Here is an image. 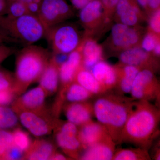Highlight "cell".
<instances>
[{
    "label": "cell",
    "mask_w": 160,
    "mask_h": 160,
    "mask_svg": "<svg viewBox=\"0 0 160 160\" xmlns=\"http://www.w3.org/2000/svg\"><path fill=\"white\" fill-rule=\"evenodd\" d=\"M160 110L146 100H135L121 133L120 144L129 143L149 150L159 134Z\"/></svg>",
    "instance_id": "cell-1"
},
{
    "label": "cell",
    "mask_w": 160,
    "mask_h": 160,
    "mask_svg": "<svg viewBox=\"0 0 160 160\" xmlns=\"http://www.w3.org/2000/svg\"><path fill=\"white\" fill-rule=\"evenodd\" d=\"M92 103L93 114L116 145L135 101L119 92L109 91L97 96Z\"/></svg>",
    "instance_id": "cell-2"
},
{
    "label": "cell",
    "mask_w": 160,
    "mask_h": 160,
    "mask_svg": "<svg viewBox=\"0 0 160 160\" xmlns=\"http://www.w3.org/2000/svg\"><path fill=\"white\" fill-rule=\"evenodd\" d=\"M52 56L48 49L35 45L26 46L19 51L16 60L14 91L20 94L38 81Z\"/></svg>",
    "instance_id": "cell-3"
},
{
    "label": "cell",
    "mask_w": 160,
    "mask_h": 160,
    "mask_svg": "<svg viewBox=\"0 0 160 160\" xmlns=\"http://www.w3.org/2000/svg\"><path fill=\"white\" fill-rule=\"evenodd\" d=\"M0 29L17 44L29 46L45 38L46 30L38 16L27 13L11 18L0 17Z\"/></svg>",
    "instance_id": "cell-4"
},
{
    "label": "cell",
    "mask_w": 160,
    "mask_h": 160,
    "mask_svg": "<svg viewBox=\"0 0 160 160\" xmlns=\"http://www.w3.org/2000/svg\"><path fill=\"white\" fill-rule=\"evenodd\" d=\"M45 38L49 43L52 54H69L80 46L81 35L76 26L64 22L46 30Z\"/></svg>",
    "instance_id": "cell-5"
},
{
    "label": "cell",
    "mask_w": 160,
    "mask_h": 160,
    "mask_svg": "<svg viewBox=\"0 0 160 160\" xmlns=\"http://www.w3.org/2000/svg\"><path fill=\"white\" fill-rule=\"evenodd\" d=\"M135 100H146L160 102V86L154 71L148 69H141L135 78L131 92Z\"/></svg>",
    "instance_id": "cell-6"
},
{
    "label": "cell",
    "mask_w": 160,
    "mask_h": 160,
    "mask_svg": "<svg viewBox=\"0 0 160 160\" xmlns=\"http://www.w3.org/2000/svg\"><path fill=\"white\" fill-rule=\"evenodd\" d=\"M73 15L72 8L66 0H42L38 17L46 31Z\"/></svg>",
    "instance_id": "cell-7"
},
{
    "label": "cell",
    "mask_w": 160,
    "mask_h": 160,
    "mask_svg": "<svg viewBox=\"0 0 160 160\" xmlns=\"http://www.w3.org/2000/svg\"><path fill=\"white\" fill-rule=\"evenodd\" d=\"M20 122L25 128L36 137H42L49 134L55 129L59 121L50 118L47 113H40L29 111L16 112Z\"/></svg>",
    "instance_id": "cell-8"
},
{
    "label": "cell",
    "mask_w": 160,
    "mask_h": 160,
    "mask_svg": "<svg viewBox=\"0 0 160 160\" xmlns=\"http://www.w3.org/2000/svg\"><path fill=\"white\" fill-rule=\"evenodd\" d=\"M46 95L40 86L30 89L13 103L12 109L15 112L21 111L47 113L45 107Z\"/></svg>",
    "instance_id": "cell-9"
},
{
    "label": "cell",
    "mask_w": 160,
    "mask_h": 160,
    "mask_svg": "<svg viewBox=\"0 0 160 160\" xmlns=\"http://www.w3.org/2000/svg\"><path fill=\"white\" fill-rule=\"evenodd\" d=\"M112 42L116 48L126 50L137 46L140 40L139 33L133 27L117 23L111 29Z\"/></svg>",
    "instance_id": "cell-10"
},
{
    "label": "cell",
    "mask_w": 160,
    "mask_h": 160,
    "mask_svg": "<svg viewBox=\"0 0 160 160\" xmlns=\"http://www.w3.org/2000/svg\"><path fill=\"white\" fill-rule=\"evenodd\" d=\"M78 137L83 149H85L111 136L103 125L91 120L80 126Z\"/></svg>",
    "instance_id": "cell-11"
},
{
    "label": "cell",
    "mask_w": 160,
    "mask_h": 160,
    "mask_svg": "<svg viewBox=\"0 0 160 160\" xmlns=\"http://www.w3.org/2000/svg\"><path fill=\"white\" fill-rule=\"evenodd\" d=\"M122 65H129L140 69H148L154 70L155 64L149 52L140 47L135 46L123 50L119 56Z\"/></svg>",
    "instance_id": "cell-12"
},
{
    "label": "cell",
    "mask_w": 160,
    "mask_h": 160,
    "mask_svg": "<svg viewBox=\"0 0 160 160\" xmlns=\"http://www.w3.org/2000/svg\"><path fill=\"white\" fill-rule=\"evenodd\" d=\"M64 111L68 121L79 127L91 121L94 116L92 103L87 101L67 104Z\"/></svg>",
    "instance_id": "cell-13"
},
{
    "label": "cell",
    "mask_w": 160,
    "mask_h": 160,
    "mask_svg": "<svg viewBox=\"0 0 160 160\" xmlns=\"http://www.w3.org/2000/svg\"><path fill=\"white\" fill-rule=\"evenodd\" d=\"M82 66V56L79 47L69 53L67 59L59 66V81L62 88L74 82L77 72Z\"/></svg>",
    "instance_id": "cell-14"
},
{
    "label": "cell",
    "mask_w": 160,
    "mask_h": 160,
    "mask_svg": "<svg viewBox=\"0 0 160 160\" xmlns=\"http://www.w3.org/2000/svg\"><path fill=\"white\" fill-rule=\"evenodd\" d=\"M116 144L111 137L84 149L79 159L112 160L116 150Z\"/></svg>",
    "instance_id": "cell-15"
},
{
    "label": "cell",
    "mask_w": 160,
    "mask_h": 160,
    "mask_svg": "<svg viewBox=\"0 0 160 160\" xmlns=\"http://www.w3.org/2000/svg\"><path fill=\"white\" fill-rule=\"evenodd\" d=\"M59 66L56 56L52 54L47 66L39 79V86L46 95L53 94L57 90L59 81Z\"/></svg>",
    "instance_id": "cell-16"
},
{
    "label": "cell",
    "mask_w": 160,
    "mask_h": 160,
    "mask_svg": "<svg viewBox=\"0 0 160 160\" xmlns=\"http://www.w3.org/2000/svg\"><path fill=\"white\" fill-rule=\"evenodd\" d=\"M115 12L119 23L131 27L137 25L142 14L136 0H119Z\"/></svg>",
    "instance_id": "cell-17"
},
{
    "label": "cell",
    "mask_w": 160,
    "mask_h": 160,
    "mask_svg": "<svg viewBox=\"0 0 160 160\" xmlns=\"http://www.w3.org/2000/svg\"><path fill=\"white\" fill-rule=\"evenodd\" d=\"M91 69L93 76L107 91L115 87L117 80L116 67L101 60Z\"/></svg>",
    "instance_id": "cell-18"
},
{
    "label": "cell",
    "mask_w": 160,
    "mask_h": 160,
    "mask_svg": "<svg viewBox=\"0 0 160 160\" xmlns=\"http://www.w3.org/2000/svg\"><path fill=\"white\" fill-rule=\"evenodd\" d=\"M105 17L104 9L100 0H92L80 9V22L86 28L94 27Z\"/></svg>",
    "instance_id": "cell-19"
},
{
    "label": "cell",
    "mask_w": 160,
    "mask_h": 160,
    "mask_svg": "<svg viewBox=\"0 0 160 160\" xmlns=\"http://www.w3.org/2000/svg\"><path fill=\"white\" fill-rule=\"evenodd\" d=\"M117 80L115 87L121 94L130 93L132 84L138 72L141 70L138 67L122 65L116 67Z\"/></svg>",
    "instance_id": "cell-20"
},
{
    "label": "cell",
    "mask_w": 160,
    "mask_h": 160,
    "mask_svg": "<svg viewBox=\"0 0 160 160\" xmlns=\"http://www.w3.org/2000/svg\"><path fill=\"white\" fill-rule=\"evenodd\" d=\"M56 140L66 154L72 158H79L80 152L83 149L78 135L64 133L57 130Z\"/></svg>",
    "instance_id": "cell-21"
},
{
    "label": "cell",
    "mask_w": 160,
    "mask_h": 160,
    "mask_svg": "<svg viewBox=\"0 0 160 160\" xmlns=\"http://www.w3.org/2000/svg\"><path fill=\"white\" fill-rule=\"evenodd\" d=\"M55 149L54 145L49 141L36 140L32 143L24 158L28 160H50L56 152Z\"/></svg>",
    "instance_id": "cell-22"
},
{
    "label": "cell",
    "mask_w": 160,
    "mask_h": 160,
    "mask_svg": "<svg viewBox=\"0 0 160 160\" xmlns=\"http://www.w3.org/2000/svg\"><path fill=\"white\" fill-rule=\"evenodd\" d=\"M94 96L92 93L75 82L62 88L59 102L61 104L66 99L70 103L85 102Z\"/></svg>",
    "instance_id": "cell-23"
},
{
    "label": "cell",
    "mask_w": 160,
    "mask_h": 160,
    "mask_svg": "<svg viewBox=\"0 0 160 160\" xmlns=\"http://www.w3.org/2000/svg\"><path fill=\"white\" fill-rule=\"evenodd\" d=\"M74 82L78 83L94 96L99 95L107 91L94 78L90 70L85 69L82 66L77 72Z\"/></svg>",
    "instance_id": "cell-24"
},
{
    "label": "cell",
    "mask_w": 160,
    "mask_h": 160,
    "mask_svg": "<svg viewBox=\"0 0 160 160\" xmlns=\"http://www.w3.org/2000/svg\"><path fill=\"white\" fill-rule=\"evenodd\" d=\"M81 50L82 56V66L89 70L102 59V47L92 40H88L84 42Z\"/></svg>",
    "instance_id": "cell-25"
},
{
    "label": "cell",
    "mask_w": 160,
    "mask_h": 160,
    "mask_svg": "<svg viewBox=\"0 0 160 160\" xmlns=\"http://www.w3.org/2000/svg\"><path fill=\"white\" fill-rule=\"evenodd\" d=\"M147 149L136 147L135 148L116 149L112 160H150Z\"/></svg>",
    "instance_id": "cell-26"
},
{
    "label": "cell",
    "mask_w": 160,
    "mask_h": 160,
    "mask_svg": "<svg viewBox=\"0 0 160 160\" xmlns=\"http://www.w3.org/2000/svg\"><path fill=\"white\" fill-rule=\"evenodd\" d=\"M18 122L17 116L12 109L0 106V129L12 128Z\"/></svg>",
    "instance_id": "cell-27"
},
{
    "label": "cell",
    "mask_w": 160,
    "mask_h": 160,
    "mask_svg": "<svg viewBox=\"0 0 160 160\" xmlns=\"http://www.w3.org/2000/svg\"><path fill=\"white\" fill-rule=\"evenodd\" d=\"M12 133L13 144L25 153L32 143L29 134L20 128L15 129Z\"/></svg>",
    "instance_id": "cell-28"
},
{
    "label": "cell",
    "mask_w": 160,
    "mask_h": 160,
    "mask_svg": "<svg viewBox=\"0 0 160 160\" xmlns=\"http://www.w3.org/2000/svg\"><path fill=\"white\" fill-rule=\"evenodd\" d=\"M27 13H29L26 4L19 0H10L5 16L14 18Z\"/></svg>",
    "instance_id": "cell-29"
},
{
    "label": "cell",
    "mask_w": 160,
    "mask_h": 160,
    "mask_svg": "<svg viewBox=\"0 0 160 160\" xmlns=\"http://www.w3.org/2000/svg\"><path fill=\"white\" fill-rule=\"evenodd\" d=\"M13 144L12 133L4 129H0V160H4L8 149Z\"/></svg>",
    "instance_id": "cell-30"
},
{
    "label": "cell",
    "mask_w": 160,
    "mask_h": 160,
    "mask_svg": "<svg viewBox=\"0 0 160 160\" xmlns=\"http://www.w3.org/2000/svg\"><path fill=\"white\" fill-rule=\"evenodd\" d=\"M14 83V75L9 72L0 69V90L13 89Z\"/></svg>",
    "instance_id": "cell-31"
},
{
    "label": "cell",
    "mask_w": 160,
    "mask_h": 160,
    "mask_svg": "<svg viewBox=\"0 0 160 160\" xmlns=\"http://www.w3.org/2000/svg\"><path fill=\"white\" fill-rule=\"evenodd\" d=\"M159 42L156 34L153 32H149L144 37L142 41V48L147 52H151L153 51Z\"/></svg>",
    "instance_id": "cell-32"
},
{
    "label": "cell",
    "mask_w": 160,
    "mask_h": 160,
    "mask_svg": "<svg viewBox=\"0 0 160 160\" xmlns=\"http://www.w3.org/2000/svg\"><path fill=\"white\" fill-rule=\"evenodd\" d=\"M149 26L152 32L155 34H160V9L153 12L150 17L149 22Z\"/></svg>",
    "instance_id": "cell-33"
},
{
    "label": "cell",
    "mask_w": 160,
    "mask_h": 160,
    "mask_svg": "<svg viewBox=\"0 0 160 160\" xmlns=\"http://www.w3.org/2000/svg\"><path fill=\"white\" fill-rule=\"evenodd\" d=\"M13 89L0 90V106H6L12 103L16 95Z\"/></svg>",
    "instance_id": "cell-34"
},
{
    "label": "cell",
    "mask_w": 160,
    "mask_h": 160,
    "mask_svg": "<svg viewBox=\"0 0 160 160\" xmlns=\"http://www.w3.org/2000/svg\"><path fill=\"white\" fill-rule=\"evenodd\" d=\"M100 1L102 5L105 17L108 19L109 17L115 11L116 8L119 0H100Z\"/></svg>",
    "instance_id": "cell-35"
},
{
    "label": "cell",
    "mask_w": 160,
    "mask_h": 160,
    "mask_svg": "<svg viewBox=\"0 0 160 160\" xmlns=\"http://www.w3.org/2000/svg\"><path fill=\"white\" fill-rule=\"evenodd\" d=\"M24 156V152L13 144L8 149L4 160L21 159Z\"/></svg>",
    "instance_id": "cell-36"
},
{
    "label": "cell",
    "mask_w": 160,
    "mask_h": 160,
    "mask_svg": "<svg viewBox=\"0 0 160 160\" xmlns=\"http://www.w3.org/2000/svg\"><path fill=\"white\" fill-rule=\"evenodd\" d=\"M15 49L11 47L6 46L3 44L0 45V63L11 56Z\"/></svg>",
    "instance_id": "cell-37"
},
{
    "label": "cell",
    "mask_w": 160,
    "mask_h": 160,
    "mask_svg": "<svg viewBox=\"0 0 160 160\" xmlns=\"http://www.w3.org/2000/svg\"><path fill=\"white\" fill-rule=\"evenodd\" d=\"M92 0H70L72 4L75 9L80 10Z\"/></svg>",
    "instance_id": "cell-38"
},
{
    "label": "cell",
    "mask_w": 160,
    "mask_h": 160,
    "mask_svg": "<svg viewBox=\"0 0 160 160\" xmlns=\"http://www.w3.org/2000/svg\"><path fill=\"white\" fill-rule=\"evenodd\" d=\"M148 11H153L159 9L160 0H147Z\"/></svg>",
    "instance_id": "cell-39"
},
{
    "label": "cell",
    "mask_w": 160,
    "mask_h": 160,
    "mask_svg": "<svg viewBox=\"0 0 160 160\" xmlns=\"http://www.w3.org/2000/svg\"><path fill=\"white\" fill-rule=\"evenodd\" d=\"M10 0H0V17L6 15Z\"/></svg>",
    "instance_id": "cell-40"
},
{
    "label": "cell",
    "mask_w": 160,
    "mask_h": 160,
    "mask_svg": "<svg viewBox=\"0 0 160 160\" xmlns=\"http://www.w3.org/2000/svg\"><path fill=\"white\" fill-rule=\"evenodd\" d=\"M8 42L16 43L14 40L9 38L0 29V45Z\"/></svg>",
    "instance_id": "cell-41"
},
{
    "label": "cell",
    "mask_w": 160,
    "mask_h": 160,
    "mask_svg": "<svg viewBox=\"0 0 160 160\" xmlns=\"http://www.w3.org/2000/svg\"><path fill=\"white\" fill-rule=\"evenodd\" d=\"M67 159V158L64 155L56 152H55L54 154L52 155V156L51 157L50 159V160H64Z\"/></svg>",
    "instance_id": "cell-42"
},
{
    "label": "cell",
    "mask_w": 160,
    "mask_h": 160,
    "mask_svg": "<svg viewBox=\"0 0 160 160\" xmlns=\"http://www.w3.org/2000/svg\"><path fill=\"white\" fill-rule=\"evenodd\" d=\"M136 1L140 7L148 11L147 0H136Z\"/></svg>",
    "instance_id": "cell-43"
},
{
    "label": "cell",
    "mask_w": 160,
    "mask_h": 160,
    "mask_svg": "<svg viewBox=\"0 0 160 160\" xmlns=\"http://www.w3.org/2000/svg\"><path fill=\"white\" fill-rule=\"evenodd\" d=\"M153 52H154V54L158 56L160 55V42H158L156 46L155 47L154 49L153 50Z\"/></svg>",
    "instance_id": "cell-44"
},
{
    "label": "cell",
    "mask_w": 160,
    "mask_h": 160,
    "mask_svg": "<svg viewBox=\"0 0 160 160\" xmlns=\"http://www.w3.org/2000/svg\"><path fill=\"white\" fill-rule=\"evenodd\" d=\"M21 2L25 3L26 5L29 4V3L32 2H36L41 3L42 0H19Z\"/></svg>",
    "instance_id": "cell-45"
}]
</instances>
